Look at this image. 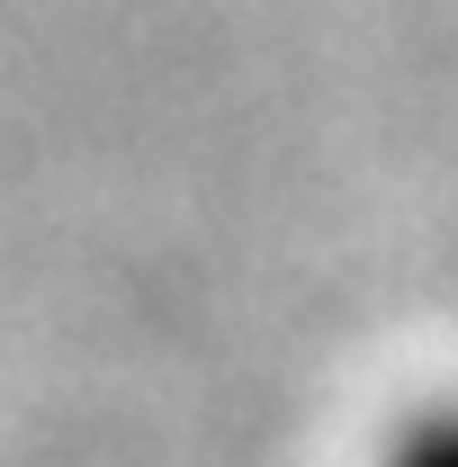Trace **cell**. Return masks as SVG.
Segmentation results:
<instances>
[{
    "label": "cell",
    "mask_w": 458,
    "mask_h": 467,
    "mask_svg": "<svg viewBox=\"0 0 458 467\" xmlns=\"http://www.w3.org/2000/svg\"><path fill=\"white\" fill-rule=\"evenodd\" d=\"M387 467H458V396L413 413L396 441H387Z\"/></svg>",
    "instance_id": "cell-1"
}]
</instances>
